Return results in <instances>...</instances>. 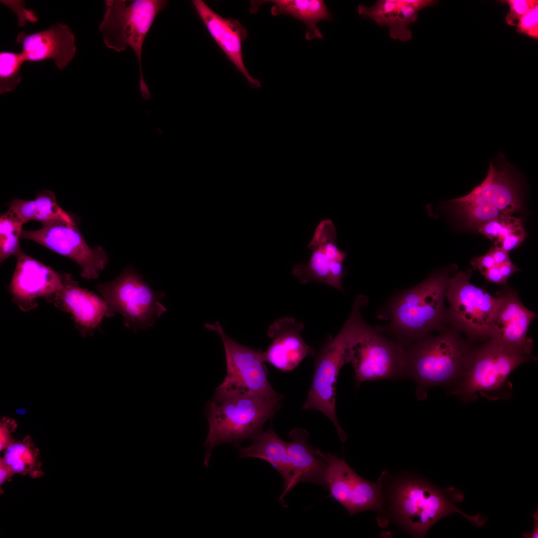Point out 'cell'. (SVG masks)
<instances>
[{"label":"cell","instance_id":"1","mask_svg":"<svg viewBox=\"0 0 538 538\" xmlns=\"http://www.w3.org/2000/svg\"><path fill=\"white\" fill-rule=\"evenodd\" d=\"M390 487L388 501L392 519L413 537H425L429 529L442 518L459 513L476 526L485 524L480 514L469 516L454 502L463 501L464 495L452 487L443 489L422 477L405 475Z\"/></svg>","mask_w":538,"mask_h":538},{"label":"cell","instance_id":"2","mask_svg":"<svg viewBox=\"0 0 538 538\" xmlns=\"http://www.w3.org/2000/svg\"><path fill=\"white\" fill-rule=\"evenodd\" d=\"M450 277L446 270L437 271L396 296L385 315L388 324L380 328L406 347L446 325L444 299Z\"/></svg>","mask_w":538,"mask_h":538},{"label":"cell","instance_id":"3","mask_svg":"<svg viewBox=\"0 0 538 538\" xmlns=\"http://www.w3.org/2000/svg\"><path fill=\"white\" fill-rule=\"evenodd\" d=\"M438 331L404 347L403 376L414 381L420 400L431 387L457 383L473 350L451 326L446 325Z\"/></svg>","mask_w":538,"mask_h":538},{"label":"cell","instance_id":"4","mask_svg":"<svg viewBox=\"0 0 538 538\" xmlns=\"http://www.w3.org/2000/svg\"><path fill=\"white\" fill-rule=\"evenodd\" d=\"M521 177L501 152L489 161L484 180L468 194L447 201L453 215L468 229L498 217L511 215L523 207Z\"/></svg>","mask_w":538,"mask_h":538},{"label":"cell","instance_id":"5","mask_svg":"<svg viewBox=\"0 0 538 538\" xmlns=\"http://www.w3.org/2000/svg\"><path fill=\"white\" fill-rule=\"evenodd\" d=\"M281 401L252 395L214 396L207 404L209 430L204 443V464L207 467L216 446L253 438L280 406Z\"/></svg>","mask_w":538,"mask_h":538},{"label":"cell","instance_id":"6","mask_svg":"<svg viewBox=\"0 0 538 538\" xmlns=\"http://www.w3.org/2000/svg\"><path fill=\"white\" fill-rule=\"evenodd\" d=\"M104 17L99 25L107 47L117 52L131 47L139 68V90L145 100L150 99L144 80L141 54L144 39L158 13L167 6L164 0H107Z\"/></svg>","mask_w":538,"mask_h":538},{"label":"cell","instance_id":"7","mask_svg":"<svg viewBox=\"0 0 538 538\" xmlns=\"http://www.w3.org/2000/svg\"><path fill=\"white\" fill-rule=\"evenodd\" d=\"M361 308L353 306L351 313L337 335L328 339L315 355L313 382L303 410H317L332 422L342 443L347 436L336 414V385L340 370L350 362V346L363 320Z\"/></svg>","mask_w":538,"mask_h":538},{"label":"cell","instance_id":"8","mask_svg":"<svg viewBox=\"0 0 538 538\" xmlns=\"http://www.w3.org/2000/svg\"><path fill=\"white\" fill-rule=\"evenodd\" d=\"M95 288L107 302L111 317L120 313L125 326L134 331L152 327L167 310L159 301L164 294L154 291L131 265Z\"/></svg>","mask_w":538,"mask_h":538},{"label":"cell","instance_id":"9","mask_svg":"<svg viewBox=\"0 0 538 538\" xmlns=\"http://www.w3.org/2000/svg\"><path fill=\"white\" fill-rule=\"evenodd\" d=\"M527 355L488 339L473 349L466 368L453 392L464 401L475 400L500 391L510 374L519 366L532 359Z\"/></svg>","mask_w":538,"mask_h":538},{"label":"cell","instance_id":"10","mask_svg":"<svg viewBox=\"0 0 538 538\" xmlns=\"http://www.w3.org/2000/svg\"><path fill=\"white\" fill-rule=\"evenodd\" d=\"M204 326L220 336L225 349L226 375L214 396L252 395L282 401L283 395L276 392L269 382L264 351L239 343L225 332L219 321Z\"/></svg>","mask_w":538,"mask_h":538},{"label":"cell","instance_id":"11","mask_svg":"<svg viewBox=\"0 0 538 538\" xmlns=\"http://www.w3.org/2000/svg\"><path fill=\"white\" fill-rule=\"evenodd\" d=\"M471 269L450 277L446 293L449 303L446 324L464 332L471 341L489 339L499 298L470 281Z\"/></svg>","mask_w":538,"mask_h":538},{"label":"cell","instance_id":"12","mask_svg":"<svg viewBox=\"0 0 538 538\" xmlns=\"http://www.w3.org/2000/svg\"><path fill=\"white\" fill-rule=\"evenodd\" d=\"M404 350L379 327H372L363 320L350 346L356 384L403 376Z\"/></svg>","mask_w":538,"mask_h":538},{"label":"cell","instance_id":"13","mask_svg":"<svg viewBox=\"0 0 538 538\" xmlns=\"http://www.w3.org/2000/svg\"><path fill=\"white\" fill-rule=\"evenodd\" d=\"M37 230L23 229L21 239L30 240L67 257L81 269L80 275L87 279H96L107 267L109 259L101 246L91 248L75 223L56 219L41 224Z\"/></svg>","mask_w":538,"mask_h":538},{"label":"cell","instance_id":"14","mask_svg":"<svg viewBox=\"0 0 538 538\" xmlns=\"http://www.w3.org/2000/svg\"><path fill=\"white\" fill-rule=\"evenodd\" d=\"M319 455L326 463L325 482L333 498L349 513L350 516L362 511L374 510L384 514L383 475L376 483H371L358 475L343 459L336 454L324 453Z\"/></svg>","mask_w":538,"mask_h":538},{"label":"cell","instance_id":"15","mask_svg":"<svg viewBox=\"0 0 538 538\" xmlns=\"http://www.w3.org/2000/svg\"><path fill=\"white\" fill-rule=\"evenodd\" d=\"M336 240V230L332 221L321 220L307 245L312 251L308 261L294 266L292 274L301 283H321L344 291L342 280L347 271L343 264L347 254L338 248Z\"/></svg>","mask_w":538,"mask_h":538},{"label":"cell","instance_id":"16","mask_svg":"<svg viewBox=\"0 0 538 538\" xmlns=\"http://www.w3.org/2000/svg\"><path fill=\"white\" fill-rule=\"evenodd\" d=\"M16 256L8 290L12 301L22 311L28 312L37 307L38 298L45 299L62 288L66 272L53 270L22 250Z\"/></svg>","mask_w":538,"mask_h":538},{"label":"cell","instance_id":"17","mask_svg":"<svg viewBox=\"0 0 538 538\" xmlns=\"http://www.w3.org/2000/svg\"><path fill=\"white\" fill-rule=\"evenodd\" d=\"M48 303L70 314L81 336L93 334L104 318L111 317L106 300L79 285L71 273H66L62 288L46 298Z\"/></svg>","mask_w":538,"mask_h":538},{"label":"cell","instance_id":"18","mask_svg":"<svg viewBox=\"0 0 538 538\" xmlns=\"http://www.w3.org/2000/svg\"><path fill=\"white\" fill-rule=\"evenodd\" d=\"M497 295L499 298V303L491 326L489 339L531 355L533 341L527 336V332L537 314L523 305L516 291L512 289H504Z\"/></svg>","mask_w":538,"mask_h":538},{"label":"cell","instance_id":"19","mask_svg":"<svg viewBox=\"0 0 538 538\" xmlns=\"http://www.w3.org/2000/svg\"><path fill=\"white\" fill-rule=\"evenodd\" d=\"M304 327L302 322L291 316L275 319L268 331L272 341L264 351L265 361L282 372H290L305 357L315 354L301 337Z\"/></svg>","mask_w":538,"mask_h":538},{"label":"cell","instance_id":"20","mask_svg":"<svg viewBox=\"0 0 538 538\" xmlns=\"http://www.w3.org/2000/svg\"><path fill=\"white\" fill-rule=\"evenodd\" d=\"M16 41L21 45L24 61L51 59L60 70L71 61L76 51L74 34L68 25L61 22L30 34L20 32Z\"/></svg>","mask_w":538,"mask_h":538},{"label":"cell","instance_id":"21","mask_svg":"<svg viewBox=\"0 0 538 538\" xmlns=\"http://www.w3.org/2000/svg\"><path fill=\"white\" fill-rule=\"evenodd\" d=\"M193 4L210 35L229 60L252 88L260 87V81L250 74L243 61L242 44L247 37L246 29L238 19L221 16L203 0H193Z\"/></svg>","mask_w":538,"mask_h":538},{"label":"cell","instance_id":"22","mask_svg":"<svg viewBox=\"0 0 538 538\" xmlns=\"http://www.w3.org/2000/svg\"><path fill=\"white\" fill-rule=\"evenodd\" d=\"M437 2L435 0H378L371 6L360 3L357 10L362 17L374 20L380 26H387L392 38L405 42L412 38L408 25L417 21L418 12Z\"/></svg>","mask_w":538,"mask_h":538},{"label":"cell","instance_id":"23","mask_svg":"<svg viewBox=\"0 0 538 538\" xmlns=\"http://www.w3.org/2000/svg\"><path fill=\"white\" fill-rule=\"evenodd\" d=\"M249 446L239 448V458L255 457L269 463L282 476L283 489L279 498L283 500L297 484L287 450V442L282 440L272 427L261 431L253 438Z\"/></svg>","mask_w":538,"mask_h":538},{"label":"cell","instance_id":"24","mask_svg":"<svg viewBox=\"0 0 538 538\" xmlns=\"http://www.w3.org/2000/svg\"><path fill=\"white\" fill-rule=\"evenodd\" d=\"M287 450L297 483L309 482L327 488L325 482L326 463L318 455L319 449L308 443L309 433L295 428L289 434Z\"/></svg>","mask_w":538,"mask_h":538},{"label":"cell","instance_id":"25","mask_svg":"<svg viewBox=\"0 0 538 538\" xmlns=\"http://www.w3.org/2000/svg\"><path fill=\"white\" fill-rule=\"evenodd\" d=\"M265 2L272 3L270 12L272 15L283 14L293 17L303 22L306 27L305 38H323L317 27L321 20L332 19V15L321 0H271L254 1L251 10L255 12L259 5Z\"/></svg>","mask_w":538,"mask_h":538},{"label":"cell","instance_id":"26","mask_svg":"<svg viewBox=\"0 0 538 538\" xmlns=\"http://www.w3.org/2000/svg\"><path fill=\"white\" fill-rule=\"evenodd\" d=\"M476 231L493 242L495 247L508 253L520 246L527 236L523 220L512 215L498 217L482 224Z\"/></svg>","mask_w":538,"mask_h":538},{"label":"cell","instance_id":"27","mask_svg":"<svg viewBox=\"0 0 538 538\" xmlns=\"http://www.w3.org/2000/svg\"><path fill=\"white\" fill-rule=\"evenodd\" d=\"M14 474L37 479L44 475L40 452L29 436L15 440L4 450L2 456Z\"/></svg>","mask_w":538,"mask_h":538},{"label":"cell","instance_id":"28","mask_svg":"<svg viewBox=\"0 0 538 538\" xmlns=\"http://www.w3.org/2000/svg\"><path fill=\"white\" fill-rule=\"evenodd\" d=\"M22 222L9 210L0 217V262L15 255L21 250L19 239Z\"/></svg>","mask_w":538,"mask_h":538},{"label":"cell","instance_id":"29","mask_svg":"<svg viewBox=\"0 0 538 538\" xmlns=\"http://www.w3.org/2000/svg\"><path fill=\"white\" fill-rule=\"evenodd\" d=\"M25 61L21 53H0V93L13 91L21 80L20 67Z\"/></svg>","mask_w":538,"mask_h":538},{"label":"cell","instance_id":"30","mask_svg":"<svg viewBox=\"0 0 538 538\" xmlns=\"http://www.w3.org/2000/svg\"><path fill=\"white\" fill-rule=\"evenodd\" d=\"M34 200L37 210L36 220L39 221L41 224L56 219H63L70 223H75L70 215L58 205L56 197L52 191H39Z\"/></svg>","mask_w":538,"mask_h":538},{"label":"cell","instance_id":"31","mask_svg":"<svg viewBox=\"0 0 538 538\" xmlns=\"http://www.w3.org/2000/svg\"><path fill=\"white\" fill-rule=\"evenodd\" d=\"M501 2L508 4L509 11L505 16L507 24L515 26L520 19L531 9L538 5L537 0H505Z\"/></svg>","mask_w":538,"mask_h":538},{"label":"cell","instance_id":"32","mask_svg":"<svg viewBox=\"0 0 538 538\" xmlns=\"http://www.w3.org/2000/svg\"><path fill=\"white\" fill-rule=\"evenodd\" d=\"M10 211L23 224L31 220H36L37 210L34 200H26L13 199L8 203Z\"/></svg>","mask_w":538,"mask_h":538},{"label":"cell","instance_id":"33","mask_svg":"<svg viewBox=\"0 0 538 538\" xmlns=\"http://www.w3.org/2000/svg\"><path fill=\"white\" fill-rule=\"evenodd\" d=\"M515 26L518 33L538 39V5L531 9L524 15Z\"/></svg>","mask_w":538,"mask_h":538},{"label":"cell","instance_id":"34","mask_svg":"<svg viewBox=\"0 0 538 538\" xmlns=\"http://www.w3.org/2000/svg\"><path fill=\"white\" fill-rule=\"evenodd\" d=\"M16 424L12 419H3L0 424V451L2 452L15 439L12 434L15 431Z\"/></svg>","mask_w":538,"mask_h":538},{"label":"cell","instance_id":"35","mask_svg":"<svg viewBox=\"0 0 538 538\" xmlns=\"http://www.w3.org/2000/svg\"><path fill=\"white\" fill-rule=\"evenodd\" d=\"M470 263L474 269H478L481 273L486 269L497 265L493 257L488 252L484 255L472 259Z\"/></svg>","mask_w":538,"mask_h":538},{"label":"cell","instance_id":"36","mask_svg":"<svg viewBox=\"0 0 538 538\" xmlns=\"http://www.w3.org/2000/svg\"><path fill=\"white\" fill-rule=\"evenodd\" d=\"M485 279L491 282L497 284H505L507 281L504 278L498 265L489 268L481 273Z\"/></svg>","mask_w":538,"mask_h":538},{"label":"cell","instance_id":"37","mask_svg":"<svg viewBox=\"0 0 538 538\" xmlns=\"http://www.w3.org/2000/svg\"><path fill=\"white\" fill-rule=\"evenodd\" d=\"M493 257L496 264L500 266L509 261V253L502 249L496 247H491L488 251Z\"/></svg>","mask_w":538,"mask_h":538},{"label":"cell","instance_id":"38","mask_svg":"<svg viewBox=\"0 0 538 538\" xmlns=\"http://www.w3.org/2000/svg\"><path fill=\"white\" fill-rule=\"evenodd\" d=\"M15 475L9 466L5 462L2 457H0V489L3 484L11 479Z\"/></svg>","mask_w":538,"mask_h":538},{"label":"cell","instance_id":"39","mask_svg":"<svg viewBox=\"0 0 538 538\" xmlns=\"http://www.w3.org/2000/svg\"><path fill=\"white\" fill-rule=\"evenodd\" d=\"M499 266L502 275L506 281L516 271L520 270V269L510 260Z\"/></svg>","mask_w":538,"mask_h":538},{"label":"cell","instance_id":"40","mask_svg":"<svg viewBox=\"0 0 538 538\" xmlns=\"http://www.w3.org/2000/svg\"><path fill=\"white\" fill-rule=\"evenodd\" d=\"M535 520V525L532 532L529 533H523L522 536L526 538H537L538 537V509L533 514Z\"/></svg>","mask_w":538,"mask_h":538}]
</instances>
